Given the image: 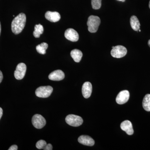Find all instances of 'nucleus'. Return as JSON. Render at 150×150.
<instances>
[{
  "label": "nucleus",
  "mask_w": 150,
  "mask_h": 150,
  "mask_svg": "<svg viewBox=\"0 0 150 150\" xmlns=\"http://www.w3.org/2000/svg\"><path fill=\"white\" fill-rule=\"evenodd\" d=\"M26 21V16L24 13H20L16 17L11 23V29L13 33L15 34L21 33L24 29Z\"/></svg>",
  "instance_id": "f257e3e1"
},
{
  "label": "nucleus",
  "mask_w": 150,
  "mask_h": 150,
  "mask_svg": "<svg viewBox=\"0 0 150 150\" xmlns=\"http://www.w3.org/2000/svg\"><path fill=\"white\" fill-rule=\"evenodd\" d=\"M100 23V18L98 16H91L89 17L87 23L88 31L92 33L96 32Z\"/></svg>",
  "instance_id": "f03ea898"
},
{
  "label": "nucleus",
  "mask_w": 150,
  "mask_h": 150,
  "mask_svg": "<svg viewBox=\"0 0 150 150\" xmlns=\"http://www.w3.org/2000/svg\"><path fill=\"white\" fill-rule=\"evenodd\" d=\"M53 91V88L51 86H40L36 89L35 94L38 97L46 98L50 96Z\"/></svg>",
  "instance_id": "7ed1b4c3"
},
{
  "label": "nucleus",
  "mask_w": 150,
  "mask_h": 150,
  "mask_svg": "<svg viewBox=\"0 0 150 150\" xmlns=\"http://www.w3.org/2000/svg\"><path fill=\"white\" fill-rule=\"evenodd\" d=\"M66 121L67 124L74 127L81 126L83 123V120L81 117L74 114L67 115L66 118Z\"/></svg>",
  "instance_id": "20e7f679"
},
{
  "label": "nucleus",
  "mask_w": 150,
  "mask_h": 150,
  "mask_svg": "<svg viewBox=\"0 0 150 150\" xmlns=\"http://www.w3.org/2000/svg\"><path fill=\"white\" fill-rule=\"evenodd\" d=\"M127 53V50L124 46L118 45L112 46V49L110 52L111 56L114 58H121L126 56Z\"/></svg>",
  "instance_id": "39448f33"
},
{
  "label": "nucleus",
  "mask_w": 150,
  "mask_h": 150,
  "mask_svg": "<svg viewBox=\"0 0 150 150\" xmlns=\"http://www.w3.org/2000/svg\"><path fill=\"white\" fill-rule=\"evenodd\" d=\"M32 123L33 126L37 129L43 128L46 124V120L40 114H35L32 117Z\"/></svg>",
  "instance_id": "423d86ee"
},
{
  "label": "nucleus",
  "mask_w": 150,
  "mask_h": 150,
  "mask_svg": "<svg viewBox=\"0 0 150 150\" xmlns=\"http://www.w3.org/2000/svg\"><path fill=\"white\" fill-rule=\"evenodd\" d=\"M26 71V66L24 63H20L17 65L14 72V76L17 80H21L24 78Z\"/></svg>",
  "instance_id": "0eeeda50"
},
{
  "label": "nucleus",
  "mask_w": 150,
  "mask_h": 150,
  "mask_svg": "<svg viewBox=\"0 0 150 150\" xmlns=\"http://www.w3.org/2000/svg\"><path fill=\"white\" fill-rule=\"evenodd\" d=\"M130 93L127 90H123L118 94L116 98V101L119 104H123L126 103L129 100Z\"/></svg>",
  "instance_id": "6e6552de"
},
{
  "label": "nucleus",
  "mask_w": 150,
  "mask_h": 150,
  "mask_svg": "<svg viewBox=\"0 0 150 150\" xmlns=\"http://www.w3.org/2000/svg\"><path fill=\"white\" fill-rule=\"evenodd\" d=\"M64 35L67 39L73 42L77 41L79 39V34L73 28L67 29L65 31Z\"/></svg>",
  "instance_id": "1a4fd4ad"
},
{
  "label": "nucleus",
  "mask_w": 150,
  "mask_h": 150,
  "mask_svg": "<svg viewBox=\"0 0 150 150\" xmlns=\"http://www.w3.org/2000/svg\"><path fill=\"white\" fill-rule=\"evenodd\" d=\"M65 78L64 73L62 70H57L52 72L49 74L48 78L51 80L60 81Z\"/></svg>",
  "instance_id": "9d476101"
},
{
  "label": "nucleus",
  "mask_w": 150,
  "mask_h": 150,
  "mask_svg": "<svg viewBox=\"0 0 150 150\" xmlns=\"http://www.w3.org/2000/svg\"><path fill=\"white\" fill-rule=\"evenodd\" d=\"M92 91V86L89 82H86L83 83L82 88L83 96L85 98H88L91 96Z\"/></svg>",
  "instance_id": "9b49d317"
},
{
  "label": "nucleus",
  "mask_w": 150,
  "mask_h": 150,
  "mask_svg": "<svg viewBox=\"0 0 150 150\" xmlns=\"http://www.w3.org/2000/svg\"><path fill=\"white\" fill-rule=\"evenodd\" d=\"M121 129L125 131L128 135H132L134 134V129L131 121L128 120L123 121L121 123Z\"/></svg>",
  "instance_id": "f8f14e48"
},
{
  "label": "nucleus",
  "mask_w": 150,
  "mask_h": 150,
  "mask_svg": "<svg viewBox=\"0 0 150 150\" xmlns=\"http://www.w3.org/2000/svg\"><path fill=\"white\" fill-rule=\"evenodd\" d=\"M79 143L85 146H92L94 145V141L91 137L86 135H82L78 139Z\"/></svg>",
  "instance_id": "ddd939ff"
},
{
  "label": "nucleus",
  "mask_w": 150,
  "mask_h": 150,
  "mask_svg": "<svg viewBox=\"0 0 150 150\" xmlns=\"http://www.w3.org/2000/svg\"><path fill=\"white\" fill-rule=\"evenodd\" d=\"M45 17L46 19L52 22L59 21L61 19L60 14L57 12H51L50 11L46 12L45 14Z\"/></svg>",
  "instance_id": "4468645a"
},
{
  "label": "nucleus",
  "mask_w": 150,
  "mask_h": 150,
  "mask_svg": "<svg viewBox=\"0 0 150 150\" xmlns=\"http://www.w3.org/2000/svg\"><path fill=\"white\" fill-rule=\"evenodd\" d=\"M130 24L132 29L135 31H138L140 28V23L137 17L133 16L130 18Z\"/></svg>",
  "instance_id": "2eb2a0df"
},
{
  "label": "nucleus",
  "mask_w": 150,
  "mask_h": 150,
  "mask_svg": "<svg viewBox=\"0 0 150 150\" xmlns=\"http://www.w3.org/2000/svg\"><path fill=\"white\" fill-rule=\"evenodd\" d=\"M71 56L75 62L79 63L80 62L82 59L83 54L81 51L80 50L78 49H74L71 51Z\"/></svg>",
  "instance_id": "dca6fc26"
},
{
  "label": "nucleus",
  "mask_w": 150,
  "mask_h": 150,
  "mask_svg": "<svg viewBox=\"0 0 150 150\" xmlns=\"http://www.w3.org/2000/svg\"><path fill=\"white\" fill-rule=\"evenodd\" d=\"M143 107L144 109L146 111L149 112L150 111V94H148L145 96L143 99Z\"/></svg>",
  "instance_id": "f3484780"
},
{
  "label": "nucleus",
  "mask_w": 150,
  "mask_h": 150,
  "mask_svg": "<svg viewBox=\"0 0 150 150\" xmlns=\"http://www.w3.org/2000/svg\"><path fill=\"white\" fill-rule=\"evenodd\" d=\"M43 27L40 24L36 25L34 27V31H33V36L35 38H39L40 35L43 32Z\"/></svg>",
  "instance_id": "a211bd4d"
},
{
  "label": "nucleus",
  "mask_w": 150,
  "mask_h": 150,
  "mask_svg": "<svg viewBox=\"0 0 150 150\" xmlns=\"http://www.w3.org/2000/svg\"><path fill=\"white\" fill-rule=\"evenodd\" d=\"M48 48V45L47 43H42L36 46V51L38 53L41 54H45L46 53V50Z\"/></svg>",
  "instance_id": "6ab92c4d"
},
{
  "label": "nucleus",
  "mask_w": 150,
  "mask_h": 150,
  "mask_svg": "<svg viewBox=\"0 0 150 150\" xmlns=\"http://www.w3.org/2000/svg\"><path fill=\"white\" fill-rule=\"evenodd\" d=\"M91 5L93 9H98L101 7V0H91Z\"/></svg>",
  "instance_id": "aec40b11"
},
{
  "label": "nucleus",
  "mask_w": 150,
  "mask_h": 150,
  "mask_svg": "<svg viewBox=\"0 0 150 150\" xmlns=\"http://www.w3.org/2000/svg\"><path fill=\"white\" fill-rule=\"evenodd\" d=\"M46 145H47V143L46 141L41 140L37 142L36 144V147L38 149H44Z\"/></svg>",
  "instance_id": "412c9836"
},
{
  "label": "nucleus",
  "mask_w": 150,
  "mask_h": 150,
  "mask_svg": "<svg viewBox=\"0 0 150 150\" xmlns=\"http://www.w3.org/2000/svg\"><path fill=\"white\" fill-rule=\"evenodd\" d=\"M44 150H52L53 149V146L51 144H48L46 145V146L43 149Z\"/></svg>",
  "instance_id": "4be33fe9"
},
{
  "label": "nucleus",
  "mask_w": 150,
  "mask_h": 150,
  "mask_svg": "<svg viewBox=\"0 0 150 150\" xmlns=\"http://www.w3.org/2000/svg\"><path fill=\"white\" fill-rule=\"evenodd\" d=\"M18 150V146H17L16 145H12L11 146L9 149H8V150Z\"/></svg>",
  "instance_id": "5701e85b"
},
{
  "label": "nucleus",
  "mask_w": 150,
  "mask_h": 150,
  "mask_svg": "<svg viewBox=\"0 0 150 150\" xmlns=\"http://www.w3.org/2000/svg\"><path fill=\"white\" fill-rule=\"evenodd\" d=\"M3 79V75L2 72L0 71V83L1 82Z\"/></svg>",
  "instance_id": "b1692460"
},
{
  "label": "nucleus",
  "mask_w": 150,
  "mask_h": 150,
  "mask_svg": "<svg viewBox=\"0 0 150 150\" xmlns=\"http://www.w3.org/2000/svg\"><path fill=\"white\" fill-rule=\"evenodd\" d=\"M3 113V110L2 108H1L0 107V119L1 118L2 116Z\"/></svg>",
  "instance_id": "393cba45"
},
{
  "label": "nucleus",
  "mask_w": 150,
  "mask_h": 150,
  "mask_svg": "<svg viewBox=\"0 0 150 150\" xmlns=\"http://www.w3.org/2000/svg\"><path fill=\"white\" fill-rule=\"evenodd\" d=\"M148 45H149V46L150 47V40H149L148 41Z\"/></svg>",
  "instance_id": "a878e982"
},
{
  "label": "nucleus",
  "mask_w": 150,
  "mask_h": 150,
  "mask_svg": "<svg viewBox=\"0 0 150 150\" xmlns=\"http://www.w3.org/2000/svg\"><path fill=\"white\" fill-rule=\"evenodd\" d=\"M117 1H120L125 2V0H117Z\"/></svg>",
  "instance_id": "bb28decb"
},
{
  "label": "nucleus",
  "mask_w": 150,
  "mask_h": 150,
  "mask_svg": "<svg viewBox=\"0 0 150 150\" xmlns=\"http://www.w3.org/2000/svg\"><path fill=\"white\" fill-rule=\"evenodd\" d=\"M1 22H0V35H1Z\"/></svg>",
  "instance_id": "cd10ccee"
},
{
  "label": "nucleus",
  "mask_w": 150,
  "mask_h": 150,
  "mask_svg": "<svg viewBox=\"0 0 150 150\" xmlns=\"http://www.w3.org/2000/svg\"><path fill=\"white\" fill-rule=\"evenodd\" d=\"M149 8L150 9V1H149Z\"/></svg>",
  "instance_id": "c85d7f7f"
},
{
  "label": "nucleus",
  "mask_w": 150,
  "mask_h": 150,
  "mask_svg": "<svg viewBox=\"0 0 150 150\" xmlns=\"http://www.w3.org/2000/svg\"><path fill=\"white\" fill-rule=\"evenodd\" d=\"M139 32H141V30H139Z\"/></svg>",
  "instance_id": "c756f323"
}]
</instances>
